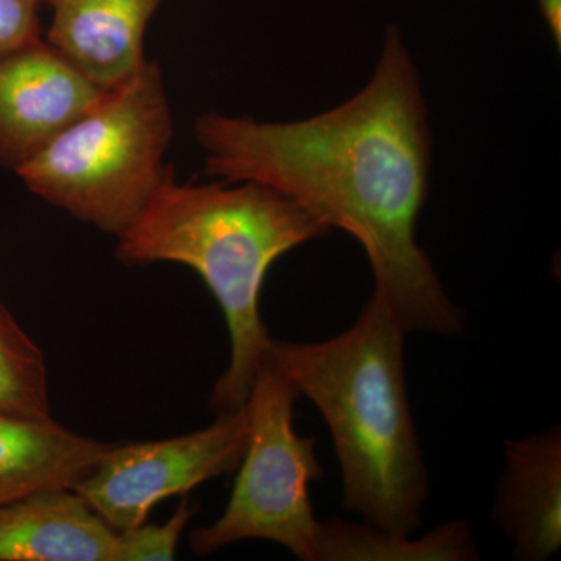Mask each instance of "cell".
Listing matches in <instances>:
<instances>
[{
    "label": "cell",
    "instance_id": "13",
    "mask_svg": "<svg viewBox=\"0 0 561 561\" xmlns=\"http://www.w3.org/2000/svg\"><path fill=\"white\" fill-rule=\"evenodd\" d=\"M0 412L50 420L49 386L43 351L0 301Z\"/></svg>",
    "mask_w": 561,
    "mask_h": 561
},
{
    "label": "cell",
    "instance_id": "15",
    "mask_svg": "<svg viewBox=\"0 0 561 561\" xmlns=\"http://www.w3.org/2000/svg\"><path fill=\"white\" fill-rule=\"evenodd\" d=\"M43 5L46 0H0V57L41 39Z\"/></svg>",
    "mask_w": 561,
    "mask_h": 561
},
{
    "label": "cell",
    "instance_id": "5",
    "mask_svg": "<svg viewBox=\"0 0 561 561\" xmlns=\"http://www.w3.org/2000/svg\"><path fill=\"white\" fill-rule=\"evenodd\" d=\"M300 397L289 379L264 360L245 402L249 435L230 501L220 518L190 535L192 551L210 556L239 541L284 546L302 561H319L320 522L311 483L323 478L316 440L295 430Z\"/></svg>",
    "mask_w": 561,
    "mask_h": 561
},
{
    "label": "cell",
    "instance_id": "14",
    "mask_svg": "<svg viewBox=\"0 0 561 561\" xmlns=\"http://www.w3.org/2000/svg\"><path fill=\"white\" fill-rule=\"evenodd\" d=\"M195 507L184 500L168 523H142L117 531L113 561H169L175 559L181 535L194 516Z\"/></svg>",
    "mask_w": 561,
    "mask_h": 561
},
{
    "label": "cell",
    "instance_id": "4",
    "mask_svg": "<svg viewBox=\"0 0 561 561\" xmlns=\"http://www.w3.org/2000/svg\"><path fill=\"white\" fill-rule=\"evenodd\" d=\"M172 135L161 70L147 61L16 173L36 197L119 238L171 168L164 157Z\"/></svg>",
    "mask_w": 561,
    "mask_h": 561
},
{
    "label": "cell",
    "instance_id": "7",
    "mask_svg": "<svg viewBox=\"0 0 561 561\" xmlns=\"http://www.w3.org/2000/svg\"><path fill=\"white\" fill-rule=\"evenodd\" d=\"M105 91L46 41L0 57V165L16 172Z\"/></svg>",
    "mask_w": 561,
    "mask_h": 561
},
{
    "label": "cell",
    "instance_id": "16",
    "mask_svg": "<svg viewBox=\"0 0 561 561\" xmlns=\"http://www.w3.org/2000/svg\"><path fill=\"white\" fill-rule=\"evenodd\" d=\"M538 10L546 28L556 44L559 54L561 51V0H537Z\"/></svg>",
    "mask_w": 561,
    "mask_h": 561
},
{
    "label": "cell",
    "instance_id": "9",
    "mask_svg": "<svg viewBox=\"0 0 561 561\" xmlns=\"http://www.w3.org/2000/svg\"><path fill=\"white\" fill-rule=\"evenodd\" d=\"M504 456L491 519L512 541L513 559L549 560L561 548L560 426L505 442Z\"/></svg>",
    "mask_w": 561,
    "mask_h": 561
},
{
    "label": "cell",
    "instance_id": "12",
    "mask_svg": "<svg viewBox=\"0 0 561 561\" xmlns=\"http://www.w3.org/2000/svg\"><path fill=\"white\" fill-rule=\"evenodd\" d=\"M481 559L467 519H453L413 538L342 519L320 522L319 561H472Z\"/></svg>",
    "mask_w": 561,
    "mask_h": 561
},
{
    "label": "cell",
    "instance_id": "2",
    "mask_svg": "<svg viewBox=\"0 0 561 561\" xmlns=\"http://www.w3.org/2000/svg\"><path fill=\"white\" fill-rule=\"evenodd\" d=\"M331 231L271 187L251 181L179 183L169 168L138 219L117 238L116 256L125 265H186L219 302L231 351L210 393L216 415L245 405L267 356L272 337L261 317V291L272 265Z\"/></svg>",
    "mask_w": 561,
    "mask_h": 561
},
{
    "label": "cell",
    "instance_id": "10",
    "mask_svg": "<svg viewBox=\"0 0 561 561\" xmlns=\"http://www.w3.org/2000/svg\"><path fill=\"white\" fill-rule=\"evenodd\" d=\"M116 535L73 489L0 504V561H113Z\"/></svg>",
    "mask_w": 561,
    "mask_h": 561
},
{
    "label": "cell",
    "instance_id": "8",
    "mask_svg": "<svg viewBox=\"0 0 561 561\" xmlns=\"http://www.w3.org/2000/svg\"><path fill=\"white\" fill-rule=\"evenodd\" d=\"M164 0H46V43L99 90L124 87L146 66L144 36Z\"/></svg>",
    "mask_w": 561,
    "mask_h": 561
},
{
    "label": "cell",
    "instance_id": "1",
    "mask_svg": "<svg viewBox=\"0 0 561 561\" xmlns=\"http://www.w3.org/2000/svg\"><path fill=\"white\" fill-rule=\"evenodd\" d=\"M194 135L213 179L271 187L353 236L370 261L373 294L405 334L463 332L465 312L416 239L434 140L419 66L397 25L371 79L341 105L291 122L203 114Z\"/></svg>",
    "mask_w": 561,
    "mask_h": 561
},
{
    "label": "cell",
    "instance_id": "3",
    "mask_svg": "<svg viewBox=\"0 0 561 561\" xmlns=\"http://www.w3.org/2000/svg\"><path fill=\"white\" fill-rule=\"evenodd\" d=\"M405 332L373 294L356 323L323 342H268L267 356L323 416L341 465L343 508L412 535L430 476L409 401Z\"/></svg>",
    "mask_w": 561,
    "mask_h": 561
},
{
    "label": "cell",
    "instance_id": "11",
    "mask_svg": "<svg viewBox=\"0 0 561 561\" xmlns=\"http://www.w3.org/2000/svg\"><path fill=\"white\" fill-rule=\"evenodd\" d=\"M108 445L54 419L27 420L0 412V504L36 491L73 489Z\"/></svg>",
    "mask_w": 561,
    "mask_h": 561
},
{
    "label": "cell",
    "instance_id": "6",
    "mask_svg": "<svg viewBox=\"0 0 561 561\" xmlns=\"http://www.w3.org/2000/svg\"><path fill=\"white\" fill-rule=\"evenodd\" d=\"M247 435L243 405L180 437L108 445L73 490L114 530L131 529L146 523L160 502L236 470Z\"/></svg>",
    "mask_w": 561,
    "mask_h": 561
}]
</instances>
